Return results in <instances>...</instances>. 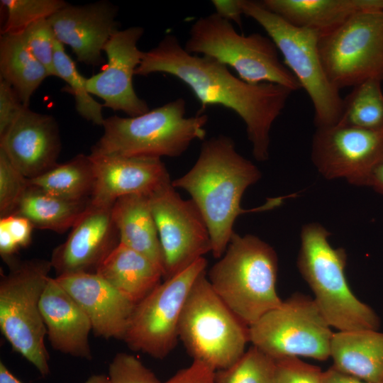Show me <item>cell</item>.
Returning <instances> with one entry per match:
<instances>
[{
    "label": "cell",
    "instance_id": "cell-1",
    "mask_svg": "<svg viewBox=\"0 0 383 383\" xmlns=\"http://www.w3.org/2000/svg\"><path fill=\"white\" fill-rule=\"evenodd\" d=\"M157 72L168 74L185 84L201 103L199 113L215 105L233 111L245 124L255 159L268 160L272 126L293 91L272 83H248L217 60L187 52L171 34L144 52L135 75Z\"/></svg>",
    "mask_w": 383,
    "mask_h": 383
},
{
    "label": "cell",
    "instance_id": "cell-2",
    "mask_svg": "<svg viewBox=\"0 0 383 383\" xmlns=\"http://www.w3.org/2000/svg\"><path fill=\"white\" fill-rule=\"evenodd\" d=\"M260 178L257 167L237 151L233 140L218 135L204 140L192 167L172 181L173 187L186 191L199 209L209 231L215 258L219 259L226 250L238 216L272 209L284 200L274 198L259 208L242 209L245 191Z\"/></svg>",
    "mask_w": 383,
    "mask_h": 383
},
{
    "label": "cell",
    "instance_id": "cell-3",
    "mask_svg": "<svg viewBox=\"0 0 383 383\" xmlns=\"http://www.w3.org/2000/svg\"><path fill=\"white\" fill-rule=\"evenodd\" d=\"M278 258L253 235L233 234L224 254L206 272L216 294L247 326L282 300L276 289Z\"/></svg>",
    "mask_w": 383,
    "mask_h": 383
},
{
    "label": "cell",
    "instance_id": "cell-4",
    "mask_svg": "<svg viewBox=\"0 0 383 383\" xmlns=\"http://www.w3.org/2000/svg\"><path fill=\"white\" fill-rule=\"evenodd\" d=\"M330 233L321 225H304L297 267L313 300L331 327L339 331L379 330L376 312L353 294L345 274L347 255L329 243Z\"/></svg>",
    "mask_w": 383,
    "mask_h": 383
},
{
    "label": "cell",
    "instance_id": "cell-5",
    "mask_svg": "<svg viewBox=\"0 0 383 383\" xmlns=\"http://www.w3.org/2000/svg\"><path fill=\"white\" fill-rule=\"evenodd\" d=\"M185 113L186 101L178 98L139 116L105 118L103 135L91 153L179 157L194 140H204L209 120L204 113L189 117Z\"/></svg>",
    "mask_w": 383,
    "mask_h": 383
},
{
    "label": "cell",
    "instance_id": "cell-6",
    "mask_svg": "<svg viewBox=\"0 0 383 383\" xmlns=\"http://www.w3.org/2000/svg\"><path fill=\"white\" fill-rule=\"evenodd\" d=\"M184 48L192 55L209 57L231 67L248 83H272L293 91L301 89L280 61L279 50L269 36L257 33L241 35L231 22L216 13L192 23Z\"/></svg>",
    "mask_w": 383,
    "mask_h": 383
},
{
    "label": "cell",
    "instance_id": "cell-7",
    "mask_svg": "<svg viewBox=\"0 0 383 383\" xmlns=\"http://www.w3.org/2000/svg\"><path fill=\"white\" fill-rule=\"evenodd\" d=\"M9 264L10 272L0 281V328L13 349L45 377L50 372V356L40 301L52 265L43 259Z\"/></svg>",
    "mask_w": 383,
    "mask_h": 383
},
{
    "label": "cell",
    "instance_id": "cell-8",
    "mask_svg": "<svg viewBox=\"0 0 383 383\" xmlns=\"http://www.w3.org/2000/svg\"><path fill=\"white\" fill-rule=\"evenodd\" d=\"M179 339L193 360L216 372L225 370L244 354L248 326L213 289L206 270L194 282L179 324Z\"/></svg>",
    "mask_w": 383,
    "mask_h": 383
},
{
    "label": "cell",
    "instance_id": "cell-9",
    "mask_svg": "<svg viewBox=\"0 0 383 383\" xmlns=\"http://www.w3.org/2000/svg\"><path fill=\"white\" fill-rule=\"evenodd\" d=\"M244 15L255 20L282 53L284 65L309 95L317 128L338 123L343 99L329 81L318 51L319 34L295 26L266 9L260 1L241 0Z\"/></svg>",
    "mask_w": 383,
    "mask_h": 383
},
{
    "label": "cell",
    "instance_id": "cell-10",
    "mask_svg": "<svg viewBox=\"0 0 383 383\" xmlns=\"http://www.w3.org/2000/svg\"><path fill=\"white\" fill-rule=\"evenodd\" d=\"M313 299L295 293L248 326L252 345L277 360L331 357L333 333Z\"/></svg>",
    "mask_w": 383,
    "mask_h": 383
},
{
    "label": "cell",
    "instance_id": "cell-11",
    "mask_svg": "<svg viewBox=\"0 0 383 383\" xmlns=\"http://www.w3.org/2000/svg\"><path fill=\"white\" fill-rule=\"evenodd\" d=\"M318 51L329 81L339 90L370 79L382 81L383 11L357 13L319 35Z\"/></svg>",
    "mask_w": 383,
    "mask_h": 383
},
{
    "label": "cell",
    "instance_id": "cell-12",
    "mask_svg": "<svg viewBox=\"0 0 383 383\" xmlns=\"http://www.w3.org/2000/svg\"><path fill=\"white\" fill-rule=\"evenodd\" d=\"M204 257L164 279L150 294L136 304L123 341L132 350L162 359L179 340V324L189 294L206 270Z\"/></svg>",
    "mask_w": 383,
    "mask_h": 383
},
{
    "label": "cell",
    "instance_id": "cell-13",
    "mask_svg": "<svg viewBox=\"0 0 383 383\" xmlns=\"http://www.w3.org/2000/svg\"><path fill=\"white\" fill-rule=\"evenodd\" d=\"M164 257V279L211 252L205 220L192 199L184 200L172 182L148 195Z\"/></svg>",
    "mask_w": 383,
    "mask_h": 383
},
{
    "label": "cell",
    "instance_id": "cell-14",
    "mask_svg": "<svg viewBox=\"0 0 383 383\" xmlns=\"http://www.w3.org/2000/svg\"><path fill=\"white\" fill-rule=\"evenodd\" d=\"M383 158V131H374L335 124L317 128L311 160L328 179L344 178L365 186L376 164Z\"/></svg>",
    "mask_w": 383,
    "mask_h": 383
},
{
    "label": "cell",
    "instance_id": "cell-15",
    "mask_svg": "<svg viewBox=\"0 0 383 383\" xmlns=\"http://www.w3.org/2000/svg\"><path fill=\"white\" fill-rule=\"evenodd\" d=\"M144 29L131 26L118 30L107 41L103 51L107 64L99 73L87 78L89 92L104 101L103 106L136 116L149 111L148 104L135 91L133 78L144 52L137 46Z\"/></svg>",
    "mask_w": 383,
    "mask_h": 383
},
{
    "label": "cell",
    "instance_id": "cell-16",
    "mask_svg": "<svg viewBox=\"0 0 383 383\" xmlns=\"http://www.w3.org/2000/svg\"><path fill=\"white\" fill-rule=\"evenodd\" d=\"M112 206L89 203L65 241L53 250L50 262L57 276L96 272L118 245L120 238L112 218Z\"/></svg>",
    "mask_w": 383,
    "mask_h": 383
},
{
    "label": "cell",
    "instance_id": "cell-17",
    "mask_svg": "<svg viewBox=\"0 0 383 383\" xmlns=\"http://www.w3.org/2000/svg\"><path fill=\"white\" fill-rule=\"evenodd\" d=\"M0 150L27 179L43 174L57 164L61 150L55 118L23 106L0 135Z\"/></svg>",
    "mask_w": 383,
    "mask_h": 383
},
{
    "label": "cell",
    "instance_id": "cell-18",
    "mask_svg": "<svg viewBox=\"0 0 383 383\" xmlns=\"http://www.w3.org/2000/svg\"><path fill=\"white\" fill-rule=\"evenodd\" d=\"M94 172L90 204L112 206L120 197L150 195L172 182L161 158L89 155Z\"/></svg>",
    "mask_w": 383,
    "mask_h": 383
},
{
    "label": "cell",
    "instance_id": "cell-19",
    "mask_svg": "<svg viewBox=\"0 0 383 383\" xmlns=\"http://www.w3.org/2000/svg\"><path fill=\"white\" fill-rule=\"evenodd\" d=\"M116 16V7L104 1L84 6L67 4L48 21L56 39L69 45L79 62L98 66L104 62V45L118 30Z\"/></svg>",
    "mask_w": 383,
    "mask_h": 383
},
{
    "label": "cell",
    "instance_id": "cell-20",
    "mask_svg": "<svg viewBox=\"0 0 383 383\" xmlns=\"http://www.w3.org/2000/svg\"><path fill=\"white\" fill-rule=\"evenodd\" d=\"M55 278L84 310L96 335L123 340L136 306L134 302L96 272Z\"/></svg>",
    "mask_w": 383,
    "mask_h": 383
},
{
    "label": "cell",
    "instance_id": "cell-21",
    "mask_svg": "<svg viewBox=\"0 0 383 383\" xmlns=\"http://www.w3.org/2000/svg\"><path fill=\"white\" fill-rule=\"evenodd\" d=\"M40 309L53 349L74 357L92 358L90 320L55 278H49L40 299Z\"/></svg>",
    "mask_w": 383,
    "mask_h": 383
},
{
    "label": "cell",
    "instance_id": "cell-22",
    "mask_svg": "<svg viewBox=\"0 0 383 383\" xmlns=\"http://www.w3.org/2000/svg\"><path fill=\"white\" fill-rule=\"evenodd\" d=\"M261 4L289 23L329 33L357 13L383 11V0H262Z\"/></svg>",
    "mask_w": 383,
    "mask_h": 383
},
{
    "label": "cell",
    "instance_id": "cell-23",
    "mask_svg": "<svg viewBox=\"0 0 383 383\" xmlns=\"http://www.w3.org/2000/svg\"><path fill=\"white\" fill-rule=\"evenodd\" d=\"M120 243L142 254L165 273L157 226L148 196L131 194L118 198L111 209Z\"/></svg>",
    "mask_w": 383,
    "mask_h": 383
},
{
    "label": "cell",
    "instance_id": "cell-24",
    "mask_svg": "<svg viewBox=\"0 0 383 383\" xmlns=\"http://www.w3.org/2000/svg\"><path fill=\"white\" fill-rule=\"evenodd\" d=\"M331 357L337 369L371 383H383V333L378 330L334 333Z\"/></svg>",
    "mask_w": 383,
    "mask_h": 383
},
{
    "label": "cell",
    "instance_id": "cell-25",
    "mask_svg": "<svg viewBox=\"0 0 383 383\" xmlns=\"http://www.w3.org/2000/svg\"><path fill=\"white\" fill-rule=\"evenodd\" d=\"M96 273L135 304L150 294L163 279L162 271L152 262L121 243Z\"/></svg>",
    "mask_w": 383,
    "mask_h": 383
},
{
    "label": "cell",
    "instance_id": "cell-26",
    "mask_svg": "<svg viewBox=\"0 0 383 383\" xmlns=\"http://www.w3.org/2000/svg\"><path fill=\"white\" fill-rule=\"evenodd\" d=\"M50 77L46 68L28 48L23 33L3 34L0 38V78L17 93L24 106L43 80Z\"/></svg>",
    "mask_w": 383,
    "mask_h": 383
},
{
    "label": "cell",
    "instance_id": "cell-27",
    "mask_svg": "<svg viewBox=\"0 0 383 383\" xmlns=\"http://www.w3.org/2000/svg\"><path fill=\"white\" fill-rule=\"evenodd\" d=\"M89 203L62 199L28 185L13 214L27 218L34 228L60 233L75 225Z\"/></svg>",
    "mask_w": 383,
    "mask_h": 383
},
{
    "label": "cell",
    "instance_id": "cell-28",
    "mask_svg": "<svg viewBox=\"0 0 383 383\" xmlns=\"http://www.w3.org/2000/svg\"><path fill=\"white\" fill-rule=\"evenodd\" d=\"M94 181L89 156L79 154L38 177L28 179V184L62 199L83 201L90 200Z\"/></svg>",
    "mask_w": 383,
    "mask_h": 383
},
{
    "label": "cell",
    "instance_id": "cell-29",
    "mask_svg": "<svg viewBox=\"0 0 383 383\" xmlns=\"http://www.w3.org/2000/svg\"><path fill=\"white\" fill-rule=\"evenodd\" d=\"M337 124L368 131H383L382 80L370 79L353 87L343 99Z\"/></svg>",
    "mask_w": 383,
    "mask_h": 383
},
{
    "label": "cell",
    "instance_id": "cell-30",
    "mask_svg": "<svg viewBox=\"0 0 383 383\" xmlns=\"http://www.w3.org/2000/svg\"><path fill=\"white\" fill-rule=\"evenodd\" d=\"M54 67L56 77L67 82L68 88L65 89L74 96L79 114L96 125L103 126L105 120L102 115L103 105L92 98L87 89V78L79 73L74 61L65 52L64 45L57 39Z\"/></svg>",
    "mask_w": 383,
    "mask_h": 383
},
{
    "label": "cell",
    "instance_id": "cell-31",
    "mask_svg": "<svg viewBox=\"0 0 383 383\" xmlns=\"http://www.w3.org/2000/svg\"><path fill=\"white\" fill-rule=\"evenodd\" d=\"M275 360L255 346L228 369L216 372L220 383H275Z\"/></svg>",
    "mask_w": 383,
    "mask_h": 383
},
{
    "label": "cell",
    "instance_id": "cell-32",
    "mask_svg": "<svg viewBox=\"0 0 383 383\" xmlns=\"http://www.w3.org/2000/svg\"><path fill=\"white\" fill-rule=\"evenodd\" d=\"M6 13L3 34L23 33L30 25L48 18L67 3L62 0H1Z\"/></svg>",
    "mask_w": 383,
    "mask_h": 383
},
{
    "label": "cell",
    "instance_id": "cell-33",
    "mask_svg": "<svg viewBox=\"0 0 383 383\" xmlns=\"http://www.w3.org/2000/svg\"><path fill=\"white\" fill-rule=\"evenodd\" d=\"M28 187V179L0 150V216L13 213Z\"/></svg>",
    "mask_w": 383,
    "mask_h": 383
},
{
    "label": "cell",
    "instance_id": "cell-34",
    "mask_svg": "<svg viewBox=\"0 0 383 383\" xmlns=\"http://www.w3.org/2000/svg\"><path fill=\"white\" fill-rule=\"evenodd\" d=\"M26 43L34 57L55 76L54 57L56 38L48 18L30 25L23 33Z\"/></svg>",
    "mask_w": 383,
    "mask_h": 383
},
{
    "label": "cell",
    "instance_id": "cell-35",
    "mask_svg": "<svg viewBox=\"0 0 383 383\" xmlns=\"http://www.w3.org/2000/svg\"><path fill=\"white\" fill-rule=\"evenodd\" d=\"M107 376L111 383H162L139 359L126 353L114 356Z\"/></svg>",
    "mask_w": 383,
    "mask_h": 383
},
{
    "label": "cell",
    "instance_id": "cell-36",
    "mask_svg": "<svg viewBox=\"0 0 383 383\" xmlns=\"http://www.w3.org/2000/svg\"><path fill=\"white\" fill-rule=\"evenodd\" d=\"M275 363V383H321V369L299 357H283Z\"/></svg>",
    "mask_w": 383,
    "mask_h": 383
},
{
    "label": "cell",
    "instance_id": "cell-37",
    "mask_svg": "<svg viewBox=\"0 0 383 383\" xmlns=\"http://www.w3.org/2000/svg\"><path fill=\"white\" fill-rule=\"evenodd\" d=\"M23 106L14 89L0 78V135L11 125Z\"/></svg>",
    "mask_w": 383,
    "mask_h": 383
},
{
    "label": "cell",
    "instance_id": "cell-38",
    "mask_svg": "<svg viewBox=\"0 0 383 383\" xmlns=\"http://www.w3.org/2000/svg\"><path fill=\"white\" fill-rule=\"evenodd\" d=\"M162 383H220L216 371L205 364L193 360L192 363Z\"/></svg>",
    "mask_w": 383,
    "mask_h": 383
},
{
    "label": "cell",
    "instance_id": "cell-39",
    "mask_svg": "<svg viewBox=\"0 0 383 383\" xmlns=\"http://www.w3.org/2000/svg\"><path fill=\"white\" fill-rule=\"evenodd\" d=\"M0 226H4L18 248L28 246L31 242L33 226L26 218L11 214L0 218Z\"/></svg>",
    "mask_w": 383,
    "mask_h": 383
},
{
    "label": "cell",
    "instance_id": "cell-40",
    "mask_svg": "<svg viewBox=\"0 0 383 383\" xmlns=\"http://www.w3.org/2000/svg\"><path fill=\"white\" fill-rule=\"evenodd\" d=\"M211 3L216 9L215 13L219 16L241 26L244 14L241 0H212Z\"/></svg>",
    "mask_w": 383,
    "mask_h": 383
},
{
    "label": "cell",
    "instance_id": "cell-41",
    "mask_svg": "<svg viewBox=\"0 0 383 383\" xmlns=\"http://www.w3.org/2000/svg\"><path fill=\"white\" fill-rule=\"evenodd\" d=\"M321 383H371L345 373L333 365L321 373Z\"/></svg>",
    "mask_w": 383,
    "mask_h": 383
},
{
    "label": "cell",
    "instance_id": "cell-42",
    "mask_svg": "<svg viewBox=\"0 0 383 383\" xmlns=\"http://www.w3.org/2000/svg\"><path fill=\"white\" fill-rule=\"evenodd\" d=\"M19 249L8 231L0 226V254L8 263L11 262L12 256Z\"/></svg>",
    "mask_w": 383,
    "mask_h": 383
},
{
    "label": "cell",
    "instance_id": "cell-43",
    "mask_svg": "<svg viewBox=\"0 0 383 383\" xmlns=\"http://www.w3.org/2000/svg\"><path fill=\"white\" fill-rule=\"evenodd\" d=\"M365 186L370 187L383 195V158L372 168Z\"/></svg>",
    "mask_w": 383,
    "mask_h": 383
},
{
    "label": "cell",
    "instance_id": "cell-44",
    "mask_svg": "<svg viewBox=\"0 0 383 383\" xmlns=\"http://www.w3.org/2000/svg\"><path fill=\"white\" fill-rule=\"evenodd\" d=\"M0 383H23L2 362H0Z\"/></svg>",
    "mask_w": 383,
    "mask_h": 383
},
{
    "label": "cell",
    "instance_id": "cell-45",
    "mask_svg": "<svg viewBox=\"0 0 383 383\" xmlns=\"http://www.w3.org/2000/svg\"><path fill=\"white\" fill-rule=\"evenodd\" d=\"M83 383H111L109 377L104 374H93Z\"/></svg>",
    "mask_w": 383,
    "mask_h": 383
}]
</instances>
